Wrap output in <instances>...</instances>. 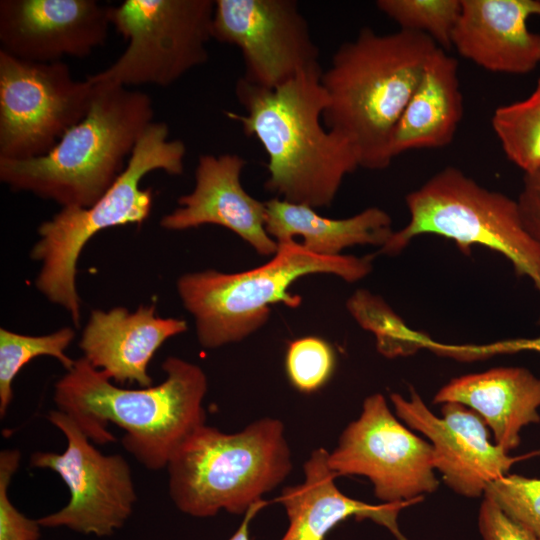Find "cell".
Masks as SVG:
<instances>
[{
  "label": "cell",
  "mask_w": 540,
  "mask_h": 540,
  "mask_svg": "<svg viewBox=\"0 0 540 540\" xmlns=\"http://www.w3.org/2000/svg\"><path fill=\"white\" fill-rule=\"evenodd\" d=\"M245 165L238 154L201 155L193 190L178 198L179 207L163 216L160 225L173 231L219 225L234 232L258 254L274 256L278 244L266 231L265 202L252 197L241 184Z\"/></svg>",
  "instance_id": "2e32d148"
},
{
  "label": "cell",
  "mask_w": 540,
  "mask_h": 540,
  "mask_svg": "<svg viewBox=\"0 0 540 540\" xmlns=\"http://www.w3.org/2000/svg\"><path fill=\"white\" fill-rule=\"evenodd\" d=\"M74 331L64 327L56 332L30 336L0 329V416L6 415L13 399L12 383L19 371L39 356L56 358L69 371L75 361L65 354L74 338Z\"/></svg>",
  "instance_id": "d4e9b609"
},
{
  "label": "cell",
  "mask_w": 540,
  "mask_h": 540,
  "mask_svg": "<svg viewBox=\"0 0 540 540\" xmlns=\"http://www.w3.org/2000/svg\"><path fill=\"white\" fill-rule=\"evenodd\" d=\"M332 346L317 336H306L292 341L285 355V370L292 386L302 393L322 388L335 368Z\"/></svg>",
  "instance_id": "4316f807"
},
{
  "label": "cell",
  "mask_w": 540,
  "mask_h": 540,
  "mask_svg": "<svg viewBox=\"0 0 540 540\" xmlns=\"http://www.w3.org/2000/svg\"><path fill=\"white\" fill-rule=\"evenodd\" d=\"M321 73V67L312 68L273 89L240 77L235 94L245 112L225 113L265 150V189L314 209L330 206L345 177L360 167L349 141L323 124Z\"/></svg>",
  "instance_id": "6da1fadb"
},
{
  "label": "cell",
  "mask_w": 540,
  "mask_h": 540,
  "mask_svg": "<svg viewBox=\"0 0 540 540\" xmlns=\"http://www.w3.org/2000/svg\"><path fill=\"white\" fill-rule=\"evenodd\" d=\"M478 527L483 540H540L485 498L479 508Z\"/></svg>",
  "instance_id": "f546056e"
},
{
  "label": "cell",
  "mask_w": 540,
  "mask_h": 540,
  "mask_svg": "<svg viewBox=\"0 0 540 540\" xmlns=\"http://www.w3.org/2000/svg\"><path fill=\"white\" fill-rule=\"evenodd\" d=\"M265 207L266 231L277 244L299 237L303 249L319 256H339L358 245L382 248L394 232L391 217L378 207L343 219L323 217L310 206L277 197L266 201Z\"/></svg>",
  "instance_id": "7402d4cb"
},
{
  "label": "cell",
  "mask_w": 540,
  "mask_h": 540,
  "mask_svg": "<svg viewBox=\"0 0 540 540\" xmlns=\"http://www.w3.org/2000/svg\"><path fill=\"white\" fill-rule=\"evenodd\" d=\"M21 453L17 449H5L0 453V540H38V520L25 517L8 496V488L20 465Z\"/></svg>",
  "instance_id": "f1b7e54d"
},
{
  "label": "cell",
  "mask_w": 540,
  "mask_h": 540,
  "mask_svg": "<svg viewBox=\"0 0 540 540\" xmlns=\"http://www.w3.org/2000/svg\"><path fill=\"white\" fill-rule=\"evenodd\" d=\"M376 6L400 30L426 35L444 50L452 47L461 0H378Z\"/></svg>",
  "instance_id": "484cf974"
},
{
  "label": "cell",
  "mask_w": 540,
  "mask_h": 540,
  "mask_svg": "<svg viewBox=\"0 0 540 540\" xmlns=\"http://www.w3.org/2000/svg\"><path fill=\"white\" fill-rule=\"evenodd\" d=\"M390 400L397 418L430 440L436 470L458 495H484L489 483L509 474L515 463L531 455L513 457L492 443L483 419L460 403L442 404V416L437 417L413 388L408 399L392 393Z\"/></svg>",
  "instance_id": "5bb4252c"
},
{
  "label": "cell",
  "mask_w": 540,
  "mask_h": 540,
  "mask_svg": "<svg viewBox=\"0 0 540 540\" xmlns=\"http://www.w3.org/2000/svg\"><path fill=\"white\" fill-rule=\"evenodd\" d=\"M540 16V0H461L452 47L494 73L527 74L540 65V34L528 20Z\"/></svg>",
  "instance_id": "e0dca14e"
},
{
  "label": "cell",
  "mask_w": 540,
  "mask_h": 540,
  "mask_svg": "<svg viewBox=\"0 0 540 540\" xmlns=\"http://www.w3.org/2000/svg\"><path fill=\"white\" fill-rule=\"evenodd\" d=\"M266 504L267 502L264 500L251 507L245 513V518L238 530L228 540H251L249 537V523Z\"/></svg>",
  "instance_id": "d6a6232c"
},
{
  "label": "cell",
  "mask_w": 540,
  "mask_h": 540,
  "mask_svg": "<svg viewBox=\"0 0 540 540\" xmlns=\"http://www.w3.org/2000/svg\"><path fill=\"white\" fill-rule=\"evenodd\" d=\"M483 496L540 539V479L507 474L489 483Z\"/></svg>",
  "instance_id": "83f0119b"
},
{
  "label": "cell",
  "mask_w": 540,
  "mask_h": 540,
  "mask_svg": "<svg viewBox=\"0 0 540 540\" xmlns=\"http://www.w3.org/2000/svg\"><path fill=\"white\" fill-rule=\"evenodd\" d=\"M516 200L526 229L540 243V170L524 174Z\"/></svg>",
  "instance_id": "1f68e13d"
},
{
  "label": "cell",
  "mask_w": 540,
  "mask_h": 540,
  "mask_svg": "<svg viewBox=\"0 0 540 540\" xmlns=\"http://www.w3.org/2000/svg\"><path fill=\"white\" fill-rule=\"evenodd\" d=\"M328 465L337 477L368 478L383 504H416L439 484L432 445L403 425L380 393L365 398L360 416L329 452Z\"/></svg>",
  "instance_id": "8fae6325"
},
{
  "label": "cell",
  "mask_w": 540,
  "mask_h": 540,
  "mask_svg": "<svg viewBox=\"0 0 540 540\" xmlns=\"http://www.w3.org/2000/svg\"><path fill=\"white\" fill-rule=\"evenodd\" d=\"M405 203L409 221L393 232L381 254L398 255L424 234L453 240L464 254L484 246L509 260L518 277L529 278L540 297V243L526 229L516 199L449 166L409 192Z\"/></svg>",
  "instance_id": "ba28073f"
},
{
  "label": "cell",
  "mask_w": 540,
  "mask_h": 540,
  "mask_svg": "<svg viewBox=\"0 0 540 540\" xmlns=\"http://www.w3.org/2000/svg\"><path fill=\"white\" fill-rule=\"evenodd\" d=\"M109 11L96 0H1L0 51L39 63L86 57L105 43Z\"/></svg>",
  "instance_id": "9a60e30c"
},
{
  "label": "cell",
  "mask_w": 540,
  "mask_h": 540,
  "mask_svg": "<svg viewBox=\"0 0 540 540\" xmlns=\"http://www.w3.org/2000/svg\"><path fill=\"white\" fill-rule=\"evenodd\" d=\"M347 309L362 328L374 334L378 352L387 358L428 349L432 340L410 329L381 297L367 290H357L347 300Z\"/></svg>",
  "instance_id": "cb8c5ba5"
},
{
  "label": "cell",
  "mask_w": 540,
  "mask_h": 540,
  "mask_svg": "<svg viewBox=\"0 0 540 540\" xmlns=\"http://www.w3.org/2000/svg\"><path fill=\"white\" fill-rule=\"evenodd\" d=\"M162 369L166 378L160 384L126 389L82 357L56 382L53 400L96 444L116 440L109 424L123 429L124 448L145 468L157 471L206 424L208 388L206 374L196 364L169 356Z\"/></svg>",
  "instance_id": "7a4b0ae2"
},
{
  "label": "cell",
  "mask_w": 540,
  "mask_h": 540,
  "mask_svg": "<svg viewBox=\"0 0 540 540\" xmlns=\"http://www.w3.org/2000/svg\"><path fill=\"white\" fill-rule=\"evenodd\" d=\"M437 48L420 33L380 34L363 27L322 70L327 96L323 124L349 141L360 167L381 170L391 164L393 133Z\"/></svg>",
  "instance_id": "3957f363"
},
{
  "label": "cell",
  "mask_w": 540,
  "mask_h": 540,
  "mask_svg": "<svg viewBox=\"0 0 540 540\" xmlns=\"http://www.w3.org/2000/svg\"><path fill=\"white\" fill-rule=\"evenodd\" d=\"M328 455L322 447L313 450L303 465L304 481L285 487L277 498L289 520L280 540H324L333 527L349 517L371 519L398 540H407L399 530L397 516L410 503L372 505L345 495L336 485L337 475L328 465Z\"/></svg>",
  "instance_id": "d6986e66"
},
{
  "label": "cell",
  "mask_w": 540,
  "mask_h": 540,
  "mask_svg": "<svg viewBox=\"0 0 540 540\" xmlns=\"http://www.w3.org/2000/svg\"><path fill=\"white\" fill-rule=\"evenodd\" d=\"M47 419L64 434L66 448L62 453L34 452L30 465L56 472L65 482L70 499L38 523L98 537L112 535L130 517L137 500L127 460L120 454L100 452L66 413L52 410Z\"/></svg>",
  "instance_id": "7c38bea8"
},
{
  "label": "cell",
  "mask_w": 540,
  "mask_h": 540,
  "mask_svg": "<svg viewBox=\"0 0 540 540\" xmlns=\"http://www.w3.org/2000/svg\"><path fill=\"white\" fill-rule=\"evenodd\" d=\"M186 146L169 139L165 122L153 121L145 130L127 165L108 190L90 207H63L38 228L40 239L31 257L41 262L36 288L49 301L63 306L74 324H80V299L76 290L79 255L97 232L119 225H141L150 215L151 188H142L145 175L162 170L169 175L184 171Z\"/></svg>",
  "instance_id": "8992f818"
},
{
  "label": "cell",
  "mask_w": 540,
  "mask_h": 540,
  "mask_svg": "<svg viewBox=\"0 0 540 540\" xmlns=\"http://www.w3.org/2000/svg\"><path fill=\"white\" fill-rule=\"evenodd\" d=\"M93 85L62 61L31 62L0 51V159L48 153L86 115Z\"/></svg>",
  "instance_id": "30bf717a"
},
{
  "label": "cell",
  "mask_w": 540,
  "mask_h": 540,
  "mask_svg": "<svg viewBox=\"0 0 540 540\" xmlns=\"http://www.w3.org/2000/svg\"><path fill=\"white\" fill-rule=\"evenodd\" d=\"M212 39L235 46L243 79L273 89L321 67L319 49L295 0H215Z\"/></svg>",
  "instance_id": "4fadbf2b"
},
{
  "label": "cell",
  "mask_w": 540,
  "mask_h": 540,
  "mask_svg": "<svg viewBox=\"0 0 540 540\" xmlns=\"http://www.w3.org/2000/svg\"><path fill=\"white\" fill-rule=\"evenodd\" d=\"M84 118L45 155L0 159V180L63 207L94 204L125 169L139 139L153 122L146 93L108 82L91 83Z\"/></svg>",
  "instance_id": "277c9868"
},
{
  "label": "cell",
  "mask_w": 540,
  "mask_h": 540,
  "mask_svg": "<svg viewBox=\"0 0 540 540\" xmlns=\"http://www.w3.org/2000/svg\"><path fill=\"white\" fill-rule=\"evenodd\" d=\"M521 351L540 353V336L504 340L487 345H456L455 359L462 361L488 358L497 354H509Z\"/></svg>",
  "instance_id": "4dcf8cb0"
},
{
  "label": "cell",
  "mask_w": 540,
  "mask_h": 540,
  "mask_svg": "<svg viewBox=\"0 0 540 540\" xmlns=\"http://www.w3.org/2000/svg\"><path fill=\"white\" fill-rule=\"evenodd\" d=\"M215 0H125L110 5L111 26L128 42L90 83L167 87L208 60Z\"/></svg>",
  "instance_id": "9c48e42d"
},
{
  "label": "cell",
  "mask_w": 540,
  "mask_h": 540,
  "mask_svg": "<svg viewBox=\"0 0 540 540\" xmlns=\"http://www.w3.org/2000/svg\"><path fill=\"white\" fill-rule=\"evenodd\" d=\"M463 117L458 62L438 47L428 59L391 142V154L449 145Z\"/></svg>",
  "instance_id": "44dd1931"
},
{
  "label": "cell",
  "mask_w": 540,
  "mask_h": 540,
  "mask_svg": "<svg viewBox=\"0 0 540 540\" xmlns=\"http://www.w3.org/2000/svg\"><path fill=\"white\" fill-rule=\"evenodd\" d=\"M187 330L179 318H162L155 306H140L135 312L116 307L108 312L91 311L79 346L84 358L119 384L152 386L147 369L159 347L170 337Z\"/></svg>",
  "instance_id": "ac0fdd59"
},
{
  "label": "cell",
  "mask_w": 540,
  "mask_h": 540,
  "mask_svg": "<svg viewBox=\"0 0 540 540\" xmlns=\"http://www.w3.org/2000/svg\"><path fill=\"white\" fill-rule=\"evenodd\" d=\"M293 467L285 426L263 417L235 433L204 424L177 449L168 469L169 495L183 513L245 514L279 486Z\"/></svg>",
  "instance_id": "5b68a950"
},
{
  "label": "cell",
  "mask_w": 540,
  "mask_h": 540,
  "mask_svg": "<svg viewBox=\"0 0 540 540\" xmlns=\"http://www.w3.org/2000/svg\"><path fill=\"white\" fill-rule=\"evenodd\" d=\"M372 256L312 254L297 241L278 244L271 260L238 273H187L177 281L184 307L193 315L199 343L209 349L240 342L269 320L271 305L297 308L301 296L289 288L310 274H333L356 282L372 271Z\"/></svg>",
  "instance_id": "52a82bcc"
},
{
  "label": "cell",
  "mask_w": 540,
  "mask_h": 540,
  "mask_svg": "<svg viewBox=\"0 0 540 540\" xmlns=\"http://www.w3.org/2000/svg\"><path fill=\"white\" fill-rule=\"evenodd\" d=\"M491 125L510 162L524 174L540 170V78L527 97L496 108Z\"/></svg>",
  "instance_id": "603a6c76"
},
{
  "label": "cell",
  "mask_w": 540,
  "mask_h": 540,
  "mask_svg": "<svg viewBox=\"0 0 540 540\" xmlns=\"http://www.w3.org/2000/svg\"><path fill=\"white\" fill-rule=\"evenodd\" d=\"M433 402H456L476 412L495 444L509 453L520 445L522 429L540 422V378L524 367H496L453 378Z\"/></svg>",
  "instance_id": "ffe728a7"
}]
</instances>
